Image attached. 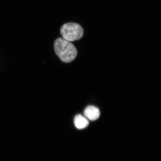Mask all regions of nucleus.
Masks as SVG:
<instances>
[{
  "instance_id": "nucleus-4",
  "label": "nucleus",
  "mask_w": 161,
  "mask_h": 161,
  "mask_svg": "<svg viewBox=\"0 0 161 161\" xmlns=\"http://www.w3.org/2000/svg\"><path fill=\"white\" fill-rule=\"evenodd\" d=\"M75 127L79 130H82L88 126L89 123L88 120L83 115H78L75 116L74 119Z\"/></svg>"
},
{
  "instance_id": "nucleus-2",
  "label": "nucleus",
  "mask_w": 161,
  "mask_h": 161,
  "mask_svg": "<svg viewBox=\"0 0 161 161\" xmlns=\"http://www.w3.org/2000/svg\"><path fill=\"white\" fill-rule=\"evenodd\" d=\"M60 34L64 40L72 42L79 40L83 36V28L78 23H69L64 24L60 28Z\"/></svg>"
},
{
  "instance_id": "nucleus-3",
  "label": "nucleus",
  "mask_w": 161,
  "mask_h": 161,
  "mask_svg": "<svg viewBox=\"0 0 161 161\" xmlns=\"http://www.w3.org/2000/svg\"><path fill=\"white\" fill-rule=\"evenodd\" d=\"M85 116L91 121L97 120L100 116V112L98 108L93 106H89L84 112Z\"/></svg>"
},
{
  "instance_id": "nucleus-1",
  "label": "nucleus",
  "mask_w": 161,
  "mask_h": 161,
  "mask_svg": "<svg viewBox=\"0 0 161 161\" xmlns=\"http://www.w3.org/2000/svg\"><path fill=\"white\" fill-rule=\"evenodd\" d=\"M55 53L61 61L69 63L73 61L77 56L78 52L75 47L69 41L63 38H59L54 43Z\"/></svg>"
}]
</instances>
